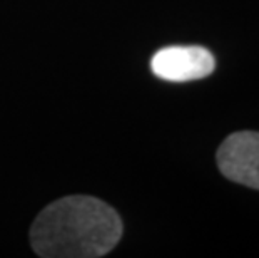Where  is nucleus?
I'll return each mask as SVG.
<instances>
[{"label":"nucleus","mask_w":259,"mask_h":258,"mask_svg":"<svg viewBox=\"0 0 259 258\" xmlns=\"http://www.w3.org/2000/svg\"><path fill=\"white\" fill-rule=\"evenodd\" d=\"M218 166L226 178L259 190V133L239 131L218 150Z\"/></svg>","instance_id":"f03ea898"},{"label":"nucleus","mask_w":259,"mask_h":258,"mask_svg":"<svg viewBox=\"0 0 259 258\" xmlns=\"http://www.w3.org/2000/svg\"><path fill=\"white\" fill-rule=\"evenodd\" d=\"M216 67L212 54L197 46L164 47L154 54L151 60L152 72L159 79L186 82L207 78Z\"/></svg>","instance_id":"7ed1b4c3"},{"label":"nucleus","mask_w":259,"mask_h":258,"mask_svg":"<svg viewBox=\"0 0 259 258\" xmlns=\"http://www.w3.org/2000/svg\"><path fill=\"white\" fill-rule=\"evenodd\" d=\"M122 237L117 211L94 196L72 195L51 203L30 228V243L42 258H97Z\"/></svg>","instance_id":"f257e3e1"}]
</instances>
